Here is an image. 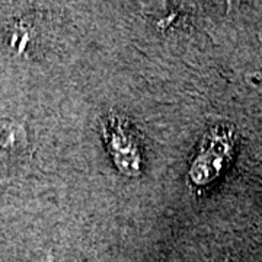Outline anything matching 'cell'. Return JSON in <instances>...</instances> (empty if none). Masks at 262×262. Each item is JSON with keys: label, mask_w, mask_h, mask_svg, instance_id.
Here are the masks:
<instances>
[{"label": "cell", "mask_w": 262, "mask_h": 262, "mask_svg": "<svg viewBox=\"0 0 262 262\" xmlns=\"http://www.w3.org/2000/svg\"><path fill=\"white\" fill-rule=\"evenodd\" d=\"M106 150L118 170L127 177H139L144 166L141 143L131 122L120 114H110L101 124Z\"/></svg>", "instance_id": "obj_1"}, {"label": "cell", "mask_w": 262, "mask_h": 262, "mask_svg": "<svg viewBox=\"0 0 262 262\" xmlns=\"http://www.w3.org/2000/svg\"><path fill=\"white\" fill-rule=\"evenodd\" d=\"M233 134L226 127H215L206 140L189 168V178L195 185H207L227 166L233 155Z\"/></svg>", "instance_id": "obj_2"}, {"label": "cell", "mask_w": 262, "mask_h": 262, "mask_svg": "<svg viewBox=\"0 0 262 262\" xmlns=\"http://www.w3.org/2000/svg\"><path fill=\"white\" fill-rule=\"evenodd\" d=\"M28 144L24 127L15 121H0V165L19 158Z\"/></svg>", "instance_id": "obj_3"}]
</instances>
